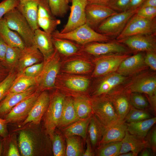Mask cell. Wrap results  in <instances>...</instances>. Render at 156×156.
I'll list each match as a JSON object with an SVG mask.
<instances>
[{"mask_svg": "<svg viewBox=\"0 0 156 156\" xmlns=\"http://www.w3.org/2000/svg\"><path fill=\"white\" fill-rule=\"evenodd\" d=\"M51 36L69 40L82 45L94 42H109L110 39V38L97 32L86 23L64 33L56 30Z\"/></svg>", "mask_w": 156, "mask_h": 156, "instance_id": "cell-1", "label": "cell"}, {"mask_svg": "<svg viewBox=\"0 0 156 156\" xmlns=\"http://www.w3.org/2000/svg\"><path fill=\"white\" fill-rule=\"evenodd\" d=\"M3 17L9 27L16 31L22 38L26 46L34 45V31L16 8L6 13Z\"/></svg>", "mask_w": 156, "mask_h": 156, "instance_id": "cell-2", "label": "cell"}, {"mask_svg": "<svg viewBox=\"0 0 156 156\" xmlns=\"http://www.w3.org/2000/svg\"><path fill=\"white\" fill-rule=\"evenodd\" d=\"M138 8L118 12L109 17L95 30L110 38L117 37L121 33L131 18L136 13Z\"/></svg>", "mask_w": 156, "mask_h": 156, "instance_id": "cell-3", "label": "cell"}, {"mask_svg": "<svg viewBox=\"0 0 156 156\" xmlns=\"http://www.w3.org/2000/svg\"><path fill=\"white\" fill-rule=\"evenodd\" d=\"M65 96L57 92L51 98L44 115V124L46 134L51 140L61 119Z\"/></svg>", "mask_w": 156, "mask_h": 156, "instance_id": "cell-4", "label": "cell"}, {"mask_svg": "<svg viewBox=\"0 0 156 156\" xmlns=\"http://www.w3.org/2000/svg\"><path fill=\"white\" fill-rule=\"evenodd\" d=\"M156 33L155 18L149 19L135 14L129 21L116 39L119 40L134 35L155 34Z\"/></svg>", "mask_w": 156, "mask_h": 156, "instance_id": "cell-5", "label": "cell"}, {"mask_svg": "<svg viewBox=\"0 0 156 156\" xmlns=\"http://www.w3.org/2000/svg\"><path fill=\"white\" fill-rule=\"evenodd\" d=\"M91 104L93 113L106 127L122 121L108 96L99 99Z\"/></svg>", "mask_w": 156, "mask_h": 156, "instance_id": "cell-6", "label": "cell"}, {"mask_svg": "<svg viewBox=\"0 0 156 156\" xmlns=\"http://www.w3.org/2000/svg\"><path fill=\"white\" fill-rule=\"evenodd\" d=\"M60 66V54L55 49L53 55L47 60L44 61L42 71L37 77L41 89H49L54 86Z\"/></svg>", "mask_w": 156, "mask_h": 156, "instance_id": "cell-7", "label": "cell"}, {"mask_svg": "<svg viewBox=\"0 0 156 156\" xmlns=\"http://www.w3.org/2000/svg\"><path fill=\"white\" fill-rule=\"evenodd\" d=\"M130 56L128 54L112 53L100 56L94 60L95 68L92 77H97L117 70L122 62Z\"/></svg>", "mask_w": 156, "mask_h": 156, "instance_id": "cell-8", "label": "cell"}, {"mask_svg": "<svg viewBox=\"0 0 156 156\" xmlns=\"http://www.w3.org/2000/svg\"><path fill=\"white\" fill-rule=\"evenodd\" d=\"M83 46L82 51L88 54L98 56L112 53L129 54L131 52L129 48L117 41L94 42Z\"/></svg>", "mask_w": 156, "mask_h": 156, "instance_id": "cell-9", "label": "cell"}, {"mask_svg": "<svg viewBox=\"0 0 156 156\" xmlns=\"http://www.w3.org/2000/svg\"><path fill=\"white\" fill-rule=\"evenodd\" d=\"M70 13L67 23L61 33L71 31L86 23V8L87 0H71Z\"/></svg>", "mask_w": 156, "mask_h": 156, "instance_id": "cell-10", "label": "cell"}, {"mask_svg": "<svg viewBox=\"0 0 156 156\" xmlns=\"http://www.w3.org/2000/svg\"><path fill=\"white\" fill-rule=\"evenodd\" d=\"M41 92L38 89L32 94L14 106L5 115L7 123L20 125L27 117Z\"/></svg>", "mask_w": 156, "mask_h": 156, "instance_id": "cell-11", "label": "cell"}, {"mask_svg": "<svg viewBox=\"0 0 156 156\" xmlns=\"http://www.w3.org/2000/svg\"><path fill=\"white\" fill-rule=\"evenodd\" d=\"M130 93H143L148 97L151 110L156 112V78L154 76L142 77L135 81L127 90Z\"/></svg>", "mask_w": 156, "mask_h": 156, "instance_id": "cell-12", "label": "cell"}, {"mask_svg": "<svg viewBox=\"0 0 156 156\" xmlns=\"http://www.w3.org/2000/svg\"><path fill=\"white\" fill-rule=\"evenodd\" d=\"M61 23V21L53 14L47 0H39L37 14V23L39 27L51 35Z\"/></svg>", "mask_w": 156, "mask_h": 156, "instance_id": "cell-13", "label": "cell"}, {"mask_svg": "<svg viewBox=\"0 0 156 156\" xmlns=\"http://www.w3.org/2000/svg\"><path fill=\"white\" fill-rule=\"evenodd\" d=\"M117 13L107 5L88 3L86 8V23L95 30L106 18Z\"/></svg>", "mask_w": 156, "mask_h": 156, "instance_id": "cell-14", "label": "cell"}, {"mask_svg": "<svg viewBox=\"0 0 156 156\" xmlns=\"http://www.w3.org/2000/svg\"><path fill=\"white\" fill-rule=\"evenodd\" d=\"M156 34L138 35L126 38L119 40L131 50L135 51L156 52Z\"/></svg>", "mask_w": 156, "mask_h": 156, "instance_id": "cell-15", "label": "cell"}, {"mask_svg": "<svg viewBox=\"0 0 156 156\" xmlns=\"http://www.w3.org/2000/svg\"><path fill=\"white\" fill-rule=\"evenodd\" d=\"M50 97L47 92L43 91L37 97L27 117L20 125L24 126L29 124H39L48 106Z\"/></svg>", "mask_w": 156, "mask_h": 156, "instance_id": "cell-16", "label": "cell"}, {"mask_svg": "<svg viewBox=\"0 0 156 156\" xmlns=\"http://www.w3.org/2000/svg\"><path fill=\"white\" fill-rule=\"evenodd\" d=\"M34 45L42 54L44 61L49 58L55 51L51 35L40 28L34 31Z\"/></svg>", "mask_w": 156, "mask_h": 156, "instance_id": "cell-17", "label": "cell"}, {"mask_svg": "<svg viewBox=\"0 0 156 156\" xmlns=\"http://www.w3.org/2000/svg\"><path fill=\"white\" fill-rule=\"evenodd\" d=\"M38 89L36 85L19 93H9L0 103V116L5 115L14 106L34 93Z\"/></svg>", "mask_w": 156, "mask_h": 156, "instance_id": "cell-18", "label": "cell"}, {"mask_svg": "<svg viewBox=\"0 0 156 156\" xmlns=\"http://www.w3.org/2000/svg\"><path fill=\"white\" fill-rule=\"evenodd\" d=\"M144 58V56L141 53L129 56L122 62L117 70L118 73L125 76L141 70L146 66Z\"/></svg>", "mask_w": 156, "mask_h": 156, "instance_id": "cell-19", "label": "cell"}, {"mask_svg": "<svg viewBox=\"0 0 156 156\" xmlns=\"http://www.w3.org/2000/svg\"><path fill=\"white\" fill-rule=\"evenodd\" d=\"M130 93L128 90L111 94L108 96L112 102L120 120H124L131 106L129 100Z\"/></svg>", "mask_w": 156, "mask_h": 156, "instance_id": "cell-20", "label": "cell"}, {"mask_svg": "<svg viewBox=\"0 0 156 156\" xmlns=\"http://www.w3.org/2000/svg\"><path fill=\"white\" fill-rule=\"evenodd\" d=\"M39 0H20L16 8L28 22L33 30L40 28L37 23Z\"/></svg>", "mask_w": 156, "mask_h": 156, "instance_id": "cell-21", "label": "cell"}, {"mask_svg": "<svg viewBox=\"0 0 156 156\" xmlns=\"http://www.w3.org/2000/svg\"><path fill=\"white\" fill-rule=\"evenodd\" d=\"M127 128L125 120L120 121L106 127L98 146L110 142L121 141L125 135Z\"/></svg>", "mask_w": 156, "mask_h": 156, "instance_id": "cell-22", "label": "cell"}, {"mask_svg": "<svg viewBox=\"0 0 156 156\" xmlns=\"http://www.w3.org/2000/svg\"><path fill=\"white\" fill-rule=\"evenodd\" d=\"M43 59L42 54L35 45L26 46L21 49L17 63L18 69L20 72L26 67L38 63Z\"/></svg>", "mask_w": 156, "mask_h": 156, "instance_id": "cell-23", "label": "cell"}, {"mask_svg": "<svg viewBox=\"0 0 156 156\" xmlns=\"http://www.w3.org/2000/svg\"><path fill=\"white\" fill-rule=\"evenodd\" d=\"M121 143L119 155L131 151L137 156L146 146L144 139L131 134L127 130Z\"/></svg>", "mask_w": 156, "mask_h": 156, "instance_id": "cell-24", "label": "cell"}, {"mask_svg": "<svg viewBox=\"0 0 156 156\" xmlns=\"http://www.w3.org/2000/svg\"><path fill=\"white\" fill-rule=\"evenodd\" d=\"M0 36L8 46L21 49L26 47L22 38L9 27L3 17L0 18Z\"/></svg>", "mask_w": 156, "mask_h": 156, "instance_id": "cell-25", "label": "cell"}, {"mask_svg": "<svg viewBox=\"0 0 156 156\" xmlns=\"http://www.w3.org/2000/svg\"><path fill=\"white\" fill-rule=\"evenodd\" d=\"M106 127L93 113L88 127L89 137L92 146L98 147L102 138Z\"/></svg>", "mask_w": 156, "mask_h": 156, "instance_id": "cell-26", "label": "cell"}, {"mask_svg": "<svg viewBox=\"0 0 156 156\" xmlns=\"http://www.w3.org/2000/svg\"><path fill=\"white\" fill-rule=\"evenodd\" d=\"M80 120L74 108L73 99L70 97H65L61 119L57 127H66Z\"/></svg>", "mask_w": 156, "mask_h": 156, "instance_id": "cell-27", "label": "cell"}, {"mask_svg": "<svg viewBox=\"0 0 156 156\" xmlns=\"http://www.w3.org/2000/svg\"><path fill=\"white\" fill-rule=\"evenodd\" d=\"M156 122L155 116L139 121L126 123L127 130L131 134L144 139Z\"/></svg>", "mask_w": 156, "mask_h": 156, "instance_id": "cell-28", "label": "cell"}, {"mask_svg": "<svg viewBox=\"0 0 156 156\" xmlns=\"http://www.w3.org/2000/svg\"><path fill=\"white\" fill-rule=\"evenodd\" d=\"M125 79V76L118 73L110 75L100 84L96 92V95L100 96L108 94L115 88L123 82Z\"/></svg>", "mask_w": 156, "mask_h": 156, "instance_id": "cell-29", "label": "cell"}, {"mask_svg": "<svg viewBox=\"0 0 156 156\" xmlns=\"http://www.w3.org/2000/svg\"><path fill=\"white\" fill-rule=\"evenodd\" d=\"M52 39L55 49L59 53L70 56L75 55L79 51V47L72 41L52 36Z\"/></svg>", "mask_w": 156, "mask_h": 156, "instance_id": "cell-30", "label": "cell"}, {"mask_svg": "<svg viewBox=\"0 0 156 156\" xmlns=\"http://www.w3.org/2000/svg\"><path fill=\"white\" fill-rule=\"evenodd\" d=\"M92 115L68 126L64 131L65 136L77 135L81 137L84 140H86L87 129Z\"/></svg>", "mask_w": 156, "mask_h": 156, "instance_id": "cell-31", "label": "cell"}, {"mask_svg": "<svg viewBox=\"0 0 156 156\" xmlns=\"http://www.w3.org/2000/svg\"><path fill=\"white\" fill-rule=\"evenodd\" d=\"M37 83V78L28 77L20 73L16 78L6 94L23 92L30 87L36 85Z\"/></svg>", "mask_w": 156, "mask_h": 156, "instance_id": "cell-32", "label": "cell"}, {"mask_svg": "<svg viewBox=\"0 0 156 156\" xmlns=\"http://www.w3.org/2000/svg\"><path fill=\"white\" fill-rule=\"evenodd\" d=\"M66 136V146L65 156H82L84 152L80 137L75 135Z\"/></svg>", "mask_w": 156, "mask_h": 156, "instance_id": "cell-33", "label": "cell"}, {"mask_svg": "<svg viewBox=\"0 0 156 156\" xmlns=\"http://www.w3.org/2000/svg\"><path fill=\"white\" fill-rule=\"evenodd\" d=\"M73 101L76 112L79 119H85L93 114L91 102L87 99L77 97Z\"/></svg>", "mask_w": 156, "mask_h": 156, "instance_id": "cell-34", "label": "cell"}, {"mask_svg": "<svg viewBox=\"0 0 156 156\" xmlns=\"http://www.w3.org/2000/svg\"><path fill=\"white\" fill-rule=\"evenodd\" d=\"M18 145L21 155L23 156H31L34 155V146L30 135L25 131L19 133Z\"/></svg>", "mask_w": 156, "mask_h": 156, "instance_id": "cell-35", "label": "cell"}, {"mask_svg": "<svg viewBox=\"0 0 156 156\" xmlns=\"http://www.w3.org/2000/svg\"><path fill=\"white\" fill-rule=\"evenodd\" d=\"M51 11L55 17L62 18L70 8L71 0H47Z\"/></svg>", "mask_w": 156, "mask_h": 156, "instance_id": "cell-36", "label": "cell"}, {"mask_svg": "<svg viewBox=\"0 0 156 156\" xmlns=\"http://www.w3.org/2000/svg\"><path fill=\"white\" fill-rule=\"evenodd\" d=\"M121 141L107 143L97 147L96 155L98 156H118L121 146Z\"/></svg>", "mask_w": 156, "mask_h": 156, "instance_id": "cell-37", "label": "cell"}, {"mask_svg": "<svg viewBox=\"0 0 156 156\" xmlns=\"http://www.w3.org/2000/svg\"><path fill=\"white\" fill-rule=\"evenodd\" d=\"M89 83V80L86 78L74 77L67 79L65 84L70 89L78 92H83L88 89Z\"/></svg>", "mask_w": 156, "mask_h": 156, "instance_id": "cell-38", "label": "cell"}, {"mask_svg": "<svg viewBox=\"0 0 156 156\" xmlns=\"http://www.w3.org/2000/svg\"><path fill=\"white\" fill-rule=\"evenodd\" d=\"M91 69L90 64L81 60H72L68 62L65 67L66 71L73 74H82L89 71Z\"/></svg>", "mask_w": 156, "mask_h": 156, "instance_id": "cell-39", "label": "cell"}, {"mask_svg": "<svg viewBox=\"0 0 156 156\" xmlns=\"http://www.w3.org/2000/svg\"><path fill=\"white\" fill-rule=\"evenodd\" d=\"M153 116L148 111L136 108L131 106L125 119L127 123L139 121Z\"/></svg>", "mask_w": 156, "mask_h": 156, "instance_id": "cell-40", "label": "cell"}, {"mask_svg": "<svg viewBox=\"0 0 156 156\" xmlns=\"http://www.w3.org/2000/svg\"><path fill=\"white\" fill-rule=\"evenodd\" d=\"M129 100L131 106L142 109L148 111L150 106L146 98L140 93L132 92L130 93Z\"/></svg>", "mask_w": 156, "mask_h": 156, "instance_id": "cell-41", "label": "cell"}, {"mask_svg": "<svg viewBox=\"0 0 156 156\" xmlns=\"http://www.w3.org/2000/svg\"><path fill=\"white\" fill-rule=\"evenodd\" d=\"M51 140L52 142V150L54 155L65 156L66 148L61 135L55 133Z\"/></svg>", "mask_w": 156, "mask_h": 156, "instance_id": "cell-42", "label": "cell"}, {"mask_svg": "<svg viewBox=\"0 0 156 156\" xmlns=\"http://www.w3.org/2000/svg\"><path fill=\"white\" fill-rule=\"evenodd\" d=\"M21 49L16 47L8 45L5 60L9 64L14 65L18 63L21 54Z\"/></svg>", "mask_w": 156, "mask_h": 156, "instance_id": "cell-43", "label": "cell"}, {"mask_svg": "<svg viewBox=\"0 0 156 156\" xmlns=\"http://www.w3.org/2000/svg\"><path fill=\"white\" fill-rule=\"evenodd\" d=\"M44 65V62L34 64L25 68L20 73L28 77L37 78L41 73Z\"/></svg>", "mask_w": 156, "mask_h": 156, "instance_id": "cell-44", "label": "cell"}, {"mask_svg": "<svg viewBox=\"0 0 156 156\" xmlns=\"http://www.w3.org/2000/svg\"><path fill=\"white\" fill-rule=\"evenodd\" d=\"M146 146L150 148L154 155L156 153V127L154 125L150 129L144 138Z\"/></svg>", "mask_w": 156, "mask_h": 156, "instance_id": "cell-45", "label": "cell"}, {"mask_svg": "<svg viewBox=\"0 0 156 156\" xmlns=\"http://www.w3.org/2000/svg\"><path fill=\"white\" fill-rule=\"evenodd\" d=\"M16 77L15 74H10L0 83V101L6 94Z\"/></svg>", "mask_w": 156, "mask_h": 156, "instance_id": "cell-46", "label": "cell"}, {"mask_svg": "<svg viewBox=\"0 0 156 156\" xmlns=\"http://www.w3.org/2000/svg\"><path fill=\"white\" fill-rule=\"evenodd\" d=\"M20 0H3L0 3V18L12 10L17 8Z\"/></svg>", "mask_w": 156, "mask_h": 156, "instance_id": "cell-47", "label": "cell"}, {"mask_svg": "<svg viewBox=\"0 0 156 156\" xmlns=\"http://www.w3.org/2000/svg\"><path fill=\"white\" fill-rule=\"evenodd\" d=\"M130 0H109L107 5L117 12L127 10Z\"/></svg>", "mask_w": 156, "mask_h": 156, "instance_id": "cell-48", "label": "cell"}, {"mask_svg": "<svg viewBox=\"0 0 156 156\" xmlns=\"http://www.w3.org/2000/svg\"><path fill=\"white\" fill-rule=\"evenodd\" d=\"M136 14L139 16L146 18L154 19L156 18V7H140L138 8Z\"/></svg>", "mask_w": 156, "mask_h": 156, "instance_id": "cell-49", "label": "cell"}, {"mask_svg": "<svg viewBox=\"0 0 156 156\" xmlns=\"http://www.w3.org/2000/svg\"><path fill=\"white\" fill-rule=\"evenodd\" d=\"M144 56V61L146 66L149 67L153 70H156V52L150 51L146 52Z\"/></svg>", "mask_w": 156, "mask_h": 156, "instance_id": "cell-50", "label": "cell"}, {"mask_svg": "<svg viewBox=\"0 0 156 156\" xmlns=\"http://www.w3.org/2000/svg\"><path fill=\"white\" fill-rule=\"evenodd\" d=\"M7 123L5 119L0 118V135L3 138H6L8 134L7 128Z\"/></svg>", "mask_w": 156, "mask_h": 156, "instance_id": "cell-51", "label": "cell"}, {"mask_svg": "<svg viewBox=\"0 0 156 156\" xmlns=\"http://www.w3.org/2000/svg\"><path fill=\"white\" fill-rule=\"evenodd\" d=\"M8 45L0 36V59L5 60Z\"/></svg>", "mask_w": 156, "mask_h": 156, "instance_id": "cell-52", "label": "cell"}, {"mask_svg": "<svg viewBox=\"0 0 156 156\" xmlns=\"http://www.w3.org/2000/svg\"><path fill=\"white\" fill-rule=\"evenodd\" d=\"M86 148L84 152L83 156H93L95 155V153L92 150V146L90 142L89 136L86 139Z\"/></svg>", "mask_w": 156, "mask_h": 156, "instance_id": "cell-53", "label": "cell"}, {"mask_svg": "<svg viewBox=\"0 0 156 156\" xmlns=\"http://www.w3.org/2000/svg\"><path fill=\"white\" fill-rule=\"evenodd\" d=\"M146 0H130L127 10H135L138 8Z\"/></svg>", "mask_w": 156, "mask_h": 156, "instance_id": "cell-54", "label": "cell"}, {"mask_svg": "<svg viewBox=\"0 0 156 156\" xmlns=\"http://www.w3.org/2000/svg\"><path fill=\"white\" fill-rule=\"evenodd\" d=\"M8 155L9 156H20L17 147L14 142L11 143L10 145Z\"/></svg>", "mask_w": 156, "mask_h": 156, "instance_id": "cell-55", "label": "cell"}, {"mask_svg": "<svg viewBox=\"0 0 156 156\" xmlns=\"http://www.w3.org/2000/svg\"><path fill=\"white\" fill-rule=\"evenodd\" d=\"M140 153V155L141 156H154L152 150L147 147H144Z\"/></svg>", "mask_w": 156, "mask_h": 156, "instance_id": "cell-56", "label": "cell"}, {"mask_svg": "<svg viewBox=\"0 0 156 156\" xmlns=\"http://www.w3.org/2000/svg\"><path fill=\"white\" fill-rule=\"evenodd\" d=\"M109 0H87L88 3L107 5Z\"/></svg>", "mask_w": 156, "mask_h": 156, "instance_id": "cell-57", "label": "cell"}, {"mask_svg": "<svg viewBox=\"0 0 156 156\" xmlns=\"http://www.w3.org/2000/svg\"><path fill=\"white\" fill-rule=\"evenodd\" d=\"M146 7H156V0H146L140 8Z\"/></svg>", "mask_w": 156, "mask_h": 156, "instance_id": "cell-58", "label": "cell"}, {"mask_svg": "<svg viewBox=\"0 0 156 156\" xmlns=\"http://www.w3.org/2000/svg\"><path fill=\"white\" fill-rule=\"evenodd\" d=\"M119 156H136V155L132 152L130 151L119 154Z\"/></svg>", "mask_w": 156, "mask_h": 156, "instance_id": "cell-59", "label": "cell"}, {"mask_svg": "<svg viewBox=\"0 0 156 156\" xmlns=\"http://www.w3.org/2000/svg\"><path fill=\"white\" fill-rule=\"evenodd\" d=\"M1 143L0 142V154H1Z\"/></svg>", "mask_w": 156, "mask_h": 156, "instance_id": "cell-60", "label": "cell"}]
</instances>
